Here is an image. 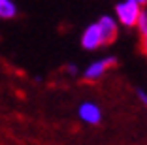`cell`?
Returning a JSON list of instances; mask_svg holds the SVG:
<instances>
[{"label":"cell","instance_id":"cell-9","mask_svg":"<svg viewBox=\"0 0 147 145\" xmlns=\"http://www.w3.org/2000/svg\"><path fill=\"white\" fill-rule=\"evenodd\" d=\"M66 70H68V74H72V76L79 74V70H78V66H76V64H68V66H66Z\"/></svg>","mask_w":147,"mask_h":145},{"label":"cell","instance_id":"cell-10","mask_svg":"<svg viewBox=\"0 0 147 145\" xmlns=\"http://www.w3.org/2000/svg\"><path fill=\"white\" fill-rule=\"evenodd\" d=\"M142 49H143V53L147 55V36H143V38H142Z\"/></svg>","mask_w":147,"mask_h":145},{"label":"cell","instance_id":"cell-1","mask_svg":"<svg viewBox=\"0 0 147 145\" xmlns=\"http://www.w3.org/2000/svg\"><path fill=\"white\" fill-rule=\"evenodd\" d=\"M145 9V2L143 0H125L115 4V21L121 23L126 28L136 26L142 11Z\"/></svg>","mask_w":147,"mask_h":145},{"label":"cell","instance_id":"cell-7","mask_svg":"<svg viewBox=\"0 0 147 145\" xmlns=\"http://www.w3.org/2000/svg\"><path fill=\"white\" fill-rule=\"evenodd\" d=\"M136 26H138V30H140V34H142V38H143V36H147V9H143V11H142V15H140V19H138V23H136Z\"/></svg>","mask_w":147,"mask_h":145},{"label":"cell","instance_id":"cell-3","mask_svg":"<svg viewBox=\"0 0 147 145\" xmlns=\"http://www.w3.org/2000/svg\"><path fill=\"white\" fill-rule=\"evenodd\" d=\"M104 45V40H102V32H100L98 23H91L89 26H85L81 34V47L87 51H96Z\"/></svg>","mask_w":147,"mask_h":145},{"label":"cell","instance_id":"cell-5","mask_svg":"<svg viewBox=\"0 0 147 145\" xmlns=\"http://www.w3.org/2000/svg\"><path fill=\"white\" fill-rule=\"evenodd\" d=\"M96 23H98L100 32H102L104 45H109V43L117 38V32H119V23L115 21V17H113V15H102V17H100Z\"/></svg>","mask_w":147,"mask_h":145},{"label":"cell","instance_id":"cell-6","mask_svg":"<svg viewBox=\"0 0 147 145\" xmlns=\"http://www.w3.org/2000/svg\"><path fill=\"white\" fill-rule=\"evenodd\" d=\"M17 15V4L11 0H0V19H13Z\"/></svg>","mask_w":147,"mask_h":145},{"label":"cell","instance_id":"cell-8","mask_svg":"<svg viewBox=\"0 0 147 145\" xmlns=\"http://www.w3.org/2000/svg\"><path fill=\"white\" fill-rule=\"evenodd\" d=\"M136 96H138V100L143 104V106L147 107V90H143V89H138L136 90Z\"/></svg>","mask_w":147,"mask_h":145},{"label":"cell","instance_id":"cell-4","mask_svg":"<svg viewBox=\"0 0 147 145\" xmlns=\"http://www.w3.org/2000/svg\"><path fill=\"white\" fill-rule=\"evenodd\" d=\"M78 117L83 121L85 124H91V126H96V124L102 123V109H100L98 104L94 102H81L78 107Z\"/></svg>","mask_w":147,"mask_h":145},{"label":"cell","instance_id":"cell-2","mask_svg":"<svg viewBox=\"0 0 147 145\" xmlns=\"http://www.w3.org/2000/svg\"><path fill=\"white\" fill-rule=\"evenodd\" d=\"M117 66V59L115 57H104V59L92 60L85 70H83V79L85 81H98L106 76V72Z\"/></svg>","mask_w":147,"mask_h":145}]
</instances>
